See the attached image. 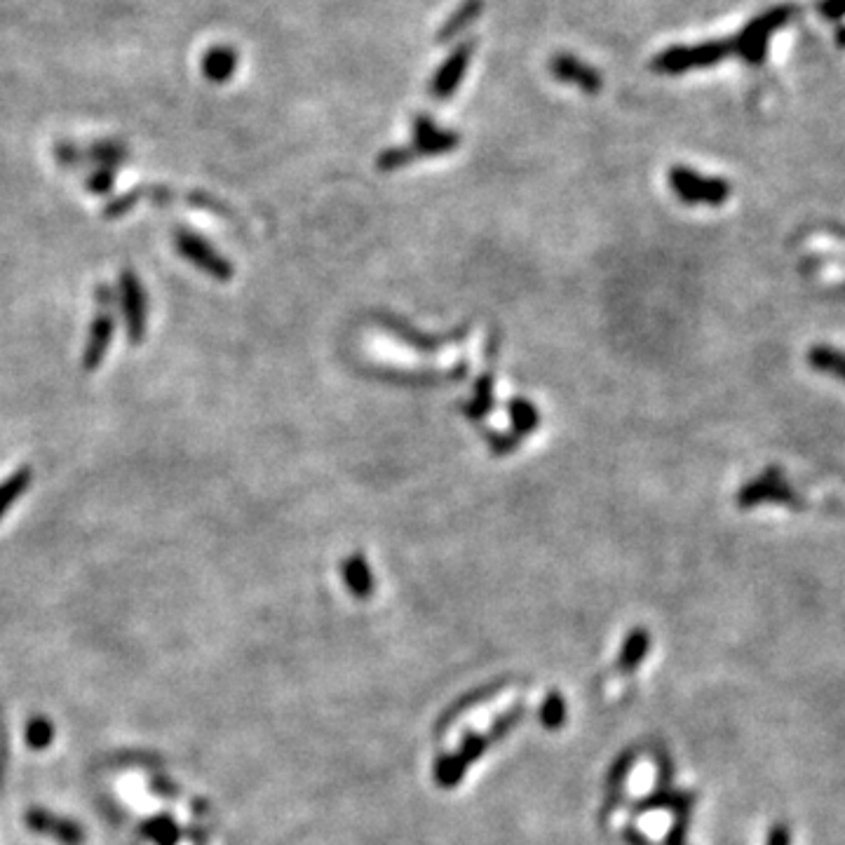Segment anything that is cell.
<instances>
[{
    "label": "cell",
    "mask_w": 845,
    "mask_h": 845,
    "mask_svg": "<svg viewBox=\"0 0 845 845\" xmlns=\"http://www.w3.org/2000/svg\"><path fill=\"white\" fill-rule=\"evenodd\" d=\"M54 738V728L52 723L47 719H33L29 726H26V742L33 749H43L52 742Z\"/></svg>",
    "instance_id": "21"
},
{
    "label": "cell",
    "mask_w": 845,
    "mask_h": 845,
    "mask_svg": "<svg viewBox=\"0 0 845 845\" xmlns=\"http://www.w3.org/2000/svg\"><path fill=\"white\" fill-rule=\"evenodd\" d=\"M113 186H116V169L97 167L90 174V179H87V191L94 193V195L111 193Z\"/></svg>",
    "instance_id": "22"
},
{
    "label": "cell",
    "mask_w": 845,
    "mask_h": 845,
    "mask_svg": "<svg viewBox=\"0 0 845 845\" xmlns=\"http://www.w3.org/2000/svg\"><path fill=\"white\" fill-rule=\"evenodd\" d=\"M838 45H841V47H845V29H841V31H838Z\"/></svg>",
    "instance_id": "29"
},
{
    "label": "cell",
    "mask_w": 845,
    "mask_h": 845,
    "mask_svg": "<svg viewBox=\"0 0 845 845\" xmlns=\"http://www.w3.org/2000/svg\"><path fill=\"white\" fill-rule=\"evenodd\" d=\"M200 71L209 83L223 85L228 83L238 71V52L231 45H214L202 54Z\"/></svg>",
    "instance_id": "13"
},
{
    "label": "cell",
    "mask_w": 845,
    "mask_h": 845,
    "mask_svg": "<svg viewBox=\"0 0 845 845\" xmlns=\"http://www.w3.org/2000/svg\"><path fill=\"white\" fill-rule=\"evenodd\" d=\"M174 247L188 263H193L195 268L214 277V280L228 282L233 277V263L221 252H216L212 242L202 235L188 231V228H177L174 231Z\"/></svg>",
    "instance_id": "4"
},
{
    "label": "cell",
    "mask_w": 845,
    "mask_h": 845,
    "mask_svg": "<svg viewBox=\"0 0 845 845\" xmlns=\"http://www.w3.org/2000/svg\"><path fill=\"white\" fill-rule=\"evenodd\" d=\"M550 71L559 83L578 87V90H583L585 94H599L601 87H604V78H601V73L571 52L554 54L550 62Z\"/></svg>",
    "instance_id": "9"
},
{
    "label": "cell",
    "mask_w": 845,
    "mask_h": 845,
    "mask_svg": "<svg viewBox=\"0 0 845 845\" xmlns=\"http://www.w3.org/2000/svg\"><path fill=\"white\" fill-rule=\"evenodd\" d=\"M733 54L730 40H705V43L695 45H674L667 47L653 59V71L665 73V76H681L693 69H709L716 66Z\"/></svg>",
    "instance_id": "2"
},
{
    "label": "cell",
    "mask_w": 845,
    "mask_h": 845,
    "mask_svg": "<svg viewBox=\"0 0 845 845\" xmlns=\"http://www.w3.org/2000/svg\"><path fill=\"white\" fill-rule=\"evenodd\" d=\"M484 439L489 442L491 451L496 456H505V454H512V451L517 449L519 444V437L515 432H493V430H484Z\"/></svg>",
    "instance_id": "23"
},
{
    "label": "cell",
    "mask_w": 845,
    "mask_h": 845,
    "mask_svg": "<svg viewBox=\"0 0 845 845\" xmlns=\"http://www.w3.org/2000/svg\"><path fill=\"white\" fill-rule=\"evenodd\" d=\"M672 193L686 205L719 207L730 198V184L719 177H702L691 167L674 165L667 174Z\"/></svg>",
    "instance_id": "3"
},
{
    "label": "cell",
    "mask_w": 845,
    "mask_h": 845,
    "mask_svg": "<svg viewBox=\"0 0 845 845\" xmlns=\"http://www.w3.org/2000/svg\"><path fill=\"white\" fill-rule=\"evenodd\" d=\"M146 195V191H130V193H125V195H120V198H116L113 202H108L106 205V209H104V219H118V216H123V214H127L130 212V209H134V205H137V202L144 198Z\"/></svg>",
    "instance_id": "24"
},
{
    "label": "cell",
    "mask_w": 845,
    "mask_h": 845,
    "mask_svg": "<svg viewBox=\"0 0 845 845\" xmlns=\"http://www.w3.org/2000/svg\"><path fill=\"white\" fill-rule=\"evenodd\" d=\"M418 160V155L414 151V146H400V148H388V151H383L378 155L376 165L381 172H392V169H400L404 165H409V162Z\"/></svg>",
    "instance_id": "20"
},
{
    "label": "cell",
    "mask_w": 845,
    "mask_h": 845,
    "mask_svg": "<svg viewBox=\"0 0 845 845\" xmlns=\"http://www.w3.org/2000/svg\"><path fill=\"white\" fill-rule=\"evenodd\" d=\"M507 414H510L512 432H515L519 439L529 437L540 425L538 409L533 407L529 400H522V397H515V400L507 402Z\"/></svg>",
    "instance_id": "17"
},
{
    "label": "cell",
    "mask_w": 845,
    "mask_h": 845,
    "mask_svg": "<svg viewBox=\"0 0 845 845\" xmlns=\"http://www.w3.org/2000/svg\"><path fill=\"white\" fill-rule=\"evenodd\" d=\"M808 360L817 371H827V374H834L836 378L845 381V355L831 348H815Z\"/></svg>",
    "instance_id": "19"
},
{
    "label": "cell",
    "mask_w": 845,
    "mask_h": 845,
    "mask_svg": "<svg viewBox=\"0 0 845 845\" xmlns=\"http://www.w3.org/2000/svg\"><path fill=\"white\" fill-rule=\"evenodd\" d=\"M738 503L742 507H756L761 503H784V505H801L796 493L789 489L782 475L777 470H768L766 475L745 484L738 493Z\"/></svg>",
    "instance_id": "8"
},
{
    "label": "cell",
    "mask_w": 845,
    "mask_h": 845,
    "mask_svg": "<svg viewBox=\"0 0 845 845\" xmlns=\"http://www.w3.org/2000/svg\"><path fill=\"white\" fill-rule=\"evenodd\" d=\"M482 10H484L482 0H465L461 8L446 19V22L442 24V29L437 31V43H451V40L463 36V33L477 22L479 15H482Z\"/></svg>",
    "instance_id": "14"
},
{
    "label": "cell",
    "mask_w": 845,
    "mask_h": 845,
    "mask_svg": "<svg viewBox=\"0 0 845 845\" xmlns=\"http://www.w3.org/2000/svg\"><path fill=\"white\" fill-rule=\"evenodd\" d=\"M381 324L388 331H392L397 338H400L402 343H407V346L416 348V350H423V353H435V350H442L444 346H449V343H458L463 341V336L468 334V327H461L454 334H444V336H428V334H421V331L411 329L407 322H400L397 317H383Z\"/></svg>",
    "instance_id": "11"
},
{
    "label": "cell",
    "mask_w": 845,
    "mask_h": 845,
    "mask_svg": "<svg viewBox=\"0 0 845 845\" xmlns=\"http://www.w3.org/2000/svg\"><path fill=\"white\" fill-rule=\"evenodd\" d=\"M472 54H475V40H463L458 43L454 50L449 52V57L439 64L435 76L430 80V97L437 101H446L454 97L458 85L463 83L465 71L472 62Z\"/></svg>",
    "instance_id": "6"
},
{
    "label": "cell",
    "mask_w": 845,
    "mask_h": 845,
    "mask_svg": "<svg viewBox=\"0 0 845 845\" xmlns=\"http://www.w3.org/2000/svg\"><path fill=\"white\" fill-rule=\"evenodd\" d=\"M120 310H123V320L127 329V338H130L132 346H139L146 338V320H148V301L144 285H141L139 275L134 270L125 268L120 273Z\"/></svg>",
    "instance_id": "5"
},
{
    "label": "cell",
    "mask_w": 845,
    "mask_h": 845,
    "mask_svg": "<svg viewBox=\"0 0 845 845\" xmlns=\"http://www.w3.org/2000/svg\"><path fill=\"white\" fill-rule=\"evenodd\" d=\"M766 845H792V829L784 822H777L770 827Z\"/></svg>",
    "instance_id": "27"
},
{
    "label": "cell",
    "mask_w": 845,
    "mask_h": 845,
    "mask_svg": "<svg viewBox=\"0 0 845 845\" xmlns=\"http://www.w3.org/2000/svg\"><path fill=\"white\" fill-rule=\"evenodd\" d=\"M113 336H116V315L111 310H101L90 324V334H87L85 350H83V369L94 371L104 362V357L111 348Z\"/></svg>",
    "instance_id": "10"
},
{
    "label": "cell",
    "mask_w": 845,
    "mask_h": 845,
    "mask_svg": "<svg viewBox=\"0 0 845 845\" xmlns=\"http://www.w3.org/2000/svg\"><path fill=\"white\" fill-rule=\"evenodd\" d=\"M493 409V371H484L482 378L475 383V395L470 397L468 404H463V414L470 418V421H482V418L489 416Z\"/></svg>",
    "instance_id": "16"
},
{
    "label": "cell",
    "mask_w": 845,
    "mask_h": 845,
    "mask_svg": "<svg viewBox=\"0 0 845 845\" xmlns=\"http://www.w3.org/2000/svg\"><path fill=\"white\" fill-rule=\"evenodd\" d=\"M26 824H29L33 831H38V834L57 838V841H62L64 845H83L85 841L83 829H80L78 824L64 820V817L47 813V810L43 808L29 810V813H26Z\"/></svg>",
    "instance_id": "12"
},
{
    "label": "cell",
    "mask_w": 845,
    "mask_h": 845,
    "mask_svg": "<svg viewBox=\"0 0 845 845\" xmlns=\"http://www.w3.org/2000/svg\"><path fill=\"white\" fill-rule=\"evenodd\" d=\"M127 158H130V151L123 144H118V141H97V144L85 148V160L94 162L97 167L116 169Z\"/></svg>",
    "instance_id": "18"
},
{
    "label": "cell",
    "mask_w": 845,
    "mask_h": 845,
    "mask_svg": "<svg viewBox=\"0 0 845 845\" xmlns=\"http://www.w3.org/2000/svg\"><path fill=\"white\" fill-rule=\"evenodd\" d=\"M792 15L794 8H789V5H775V8L749 19L738 36L730 38L733 54H738L745 64L761 66L768 57L770 40H773L777 31H782L784 26L792 22Z\"/></svg>",
    "instance_id": "1"
},
{
    "label": "cell",
    "mask_w": 845,
    "mask_h": 845,
    "mask_svg": "<svg viewBox=\"0 0 845 845\" xmlns=\"http://www.w3.org/2000/svg\"><path fill=\"white\" fill-rule=\"evenodd\" d=\"M31 482H33V470L29 468V465L15 470L8 479L0 482V519L8 515L10 507L31 489Z\"/></svg>",
    "instance_id": "15"
},
{
    "label": "cell",
    "mask_w": 845,
    "mask_h": 845,
    "mask_svg": "<svg viewBox=\"0 0 845 845\" xmlns=\"http://www.w3.org/2000/svg\"><path fill=\"white\" fill-rule=\"evenodd\" d=\"M54 158H57L62 165L71 167V165H80V162H85V151L83 148L73 146V144H57L54 146Z\"/></svg>",
    "instance_id": "25"
},
{
    "label": "cell",
    "mask_w": 845,
    "mask_h": 845,
    "mask_svg": "<svg viewBox=\"0 0 845 845\" xmlns=\"http://www.w3.org/2000/svg\"><path fill=\"white\" fill-rule=\"evenodd\" d=\"M411 130H414L411 146H414L418 158L451 153L461 144V134L456 130H444V127H439L430 116H425V113H418L414 123H411Z\"/></svg>",
    "instance_id": "7"
},
{
    "label": "cell",
    "mask_w": 845,
    "mask_h": 845,
    "mask_svg": "<svg viewBox=\"0 0 845 845\" xmlns=\"http://www.w3.org/2000/svg\"><path fill=\"white\" fill-rule=\"evenodd\" d=\"M817 10L824 19L838 22L845 17V0H817Z\"/></svg>",
    "instance_id": "26"
},
{
    "label": "cell",
    "mask_w": 845,
    "mask_h": 845,
    "mask_svg": "<svg viewBox=\"0 0 845 845\" xmlns=\"http://www.w3.org/2000/svg\"><path fill=\"white\" fill-rule=\"evenodd\" d=\"M94 301L99 303L101 310H111L113 313V306H116V292H113L111 285H99L94 289Z\"/></svg>",
    "instance_id": "28"
}]
</instances>
